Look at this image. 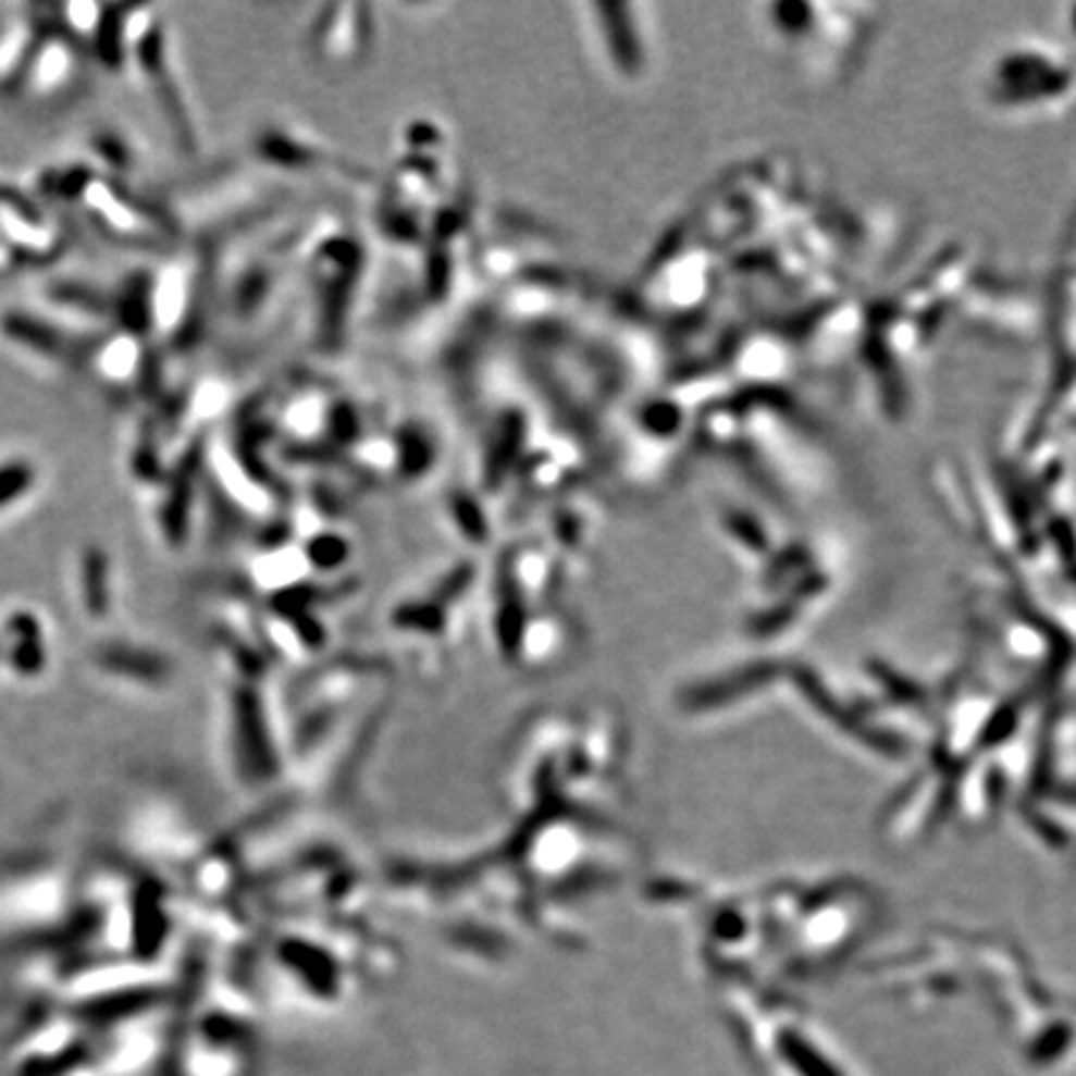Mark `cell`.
Instances as JSON below:
<instances>
[{
    "mask_svg": "<svg viewBox=\"0 0 1076 1076\" xmlns=\"http://www.w3.org/2000/svg\"><path fill=\"white\" fill-rule=\"evenodd\" d=\"M30 473L23 467H8L0 471V506L5 502H11L13 496H18L25 486H28Z\"/></svg>",
    "mask_w": 1076,
    "mask_h": 1076,
    "instance_id": "obj_1",
    "label": "cell"
}]
</instances>
